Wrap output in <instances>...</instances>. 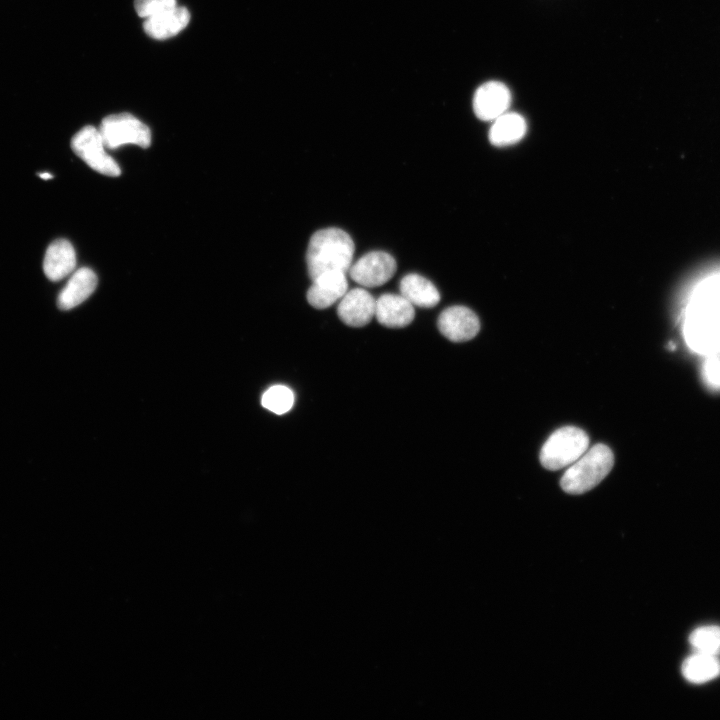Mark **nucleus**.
I'll use <instances>...</instances> for the list:
<instances>
[{
  "mask_svg": "<svg viewBox=\"0 0 720 720\" xmlns=\"http://www.w3.org/2000/svg\"><path fill=\"white\" fill-rule=\"evenodd\" d=\"M589 446L585 431L575 426H564L554 431L540 451V462L548 470H559L574 463Z\"/></svg>",
  "mask_w": 720,
  "mask_h": 720,
  "instance_id": "obj_4",
  "label": "nucleus"
},
{
  "mask_svg": "<svg viewBox=\"0 0 720 720\" xmlns=\"http://www.w3.org/2000/svg\"><path fill=\"white\" fill-rule=\"evenodd\" d=\"M355 245L350 235L336 227L316 231L310 238L307 270L311 280L331 272L346 273L352 265Z\"/></svg>",
  "mask_w": 720,
  "mask_h": 720,
  "instance_id": "obj_2",
  "label": "nucleus"
},
{
  "mask_svg": "<svg viewBox=\"0 0 720 720\" xmlns=\"http://www.w3.org/2000/svg\"><path fill=\"white\" fill-rule=\"evenodd\" d=\"M345 273H325L312 280L307 291L308 303L316 309H325L340 300L347 292Z\"/></svg>",
  "mask_w": 720,
  "mask_h": 720,
  "instance_id": "obj_11",
  "label": "nucleus"
},
{
  "mask_svg": "<svg viewBox=\"0 0 720 720\" xmlns=\"http://www.w3.org/2000/svg\"><path fill=\"white\" fill-rule=\"evenodd\" d=\"M71 148L88 166L100 174L116 177L121 169L106 152L99 128L85 126L71 140Z\"/></svg>",
  "mask_w": 720,
  "mask_h": 720,
  "instance_id": "obj_6",
  "label": "nucleus"
},
{
  "mask_svg": "<svg viewBox=\"0 0 720 720\" xmlns=\"http://www.w3.org/2000/svg\"><path fill=\"white\" fill-rule=\"evenodd\" d=\"M376 300L363 288L347 291L340 299L337 314L350 327H363L375 316Z\"/></svg>",
  "mask_w": 720,
  "mask_h": 720,
  "instance_id": "obj_10",
  "label": "nucleus"
},
{
  "mask_svg": "<svg viewBox=\"0 0 720 720\" xmlns=\"http://www.w3.org/2000/svg\"><path fill=\"white\" fill-rule=\"evenodd\" d=\"M438 329L452 342H465L474 338L480 330L478 316L465 306H451L438 318Z\"/></svg>",
  "mask_w": 720,
  "mask_h": 720,
  "instance_id": "obj_8",
  "label": "nucleus"
},
{
  "mask_svg": "<svg viewBox=\"0 0 720 720\" xmlns=\"http://www.w3.org/2000/svg\"><path fill=\"white\" fill-rule=\"evenodd\" d=\"M614 455L601 443L594 445L565 471L561 488L568 494H583L597 486L611 471Z\"/></svg>",
  "mask_w": 720,
  "mask_h": 720,
  "instance_id": "obj_3",
  "label": "nucleus"
},
{
  "mask_svg": "<svg viewBox=\"0 0 720 720\" xmlns=\"http://www.w3.org/2000/svg\"><path fill=\"white\" fill-rule=\"evenodd\" d=\"M76 266V254L66 239L53 241L46 250L43 270L47 278L59 281L69 275Z\"/></svg>",
  "mask_w": 720,
  "mask_h": 720,
  "instance_id": "obj_14",
  "label": "nucleus"
},
{
  "mask_svg": "<svg viewBox=\"0 0 720 720\" xmlns=\"http://www.w3.org/2000/svg\"><path fill=\"white\" fill-rule=\"evenodd\" d=\"M262 406L275 414L288 412L294 404V394L290 388L283 385H274L262 395Z\"/></svg>",
  "mask_w": 720,
  "mask_h": 720,
  "instance_id": "obj_20",
  "label": "nucleus"
},
{
  "mask_svg": "<svg viewBox=\"0 0 720 720\" xmlns=\"http://www.w3.org/2000/svg\"><path fill=\"white\" fill-rule=\"evenodd\" d=\"M681 671L691 683H706L720 675V659L715 655L695 652L684 660Z\"/></svg>",
  "mask_w": 720,
  "mask_h": 720,
  "instance_id": "obj_18",
  "label": "nucleus"
},
{
  "mask_svg": "<svg viewBox=\"0 0 720 720\" xmlns=\"http://www.w3.org/2000/svg\"><path fill=\"white\" fill-rule=\"evenodd\" d=\"M99 131L107 149H117L126 144L147 148L151 143L149 127L129 113L112 114L105 117Z\"/></svg>",
  "mask_w": 720,
  "mask_h": 720,
  "instance_id": "obj_5",
  "label": "nucleus"
},
{
  "mask_svg": "<svg viewBox=\"0 0 720 720\" xmlns=\"http://www.w3.org/2000/svg\"><path fill=\"white\" fill-rule=\"evenodd\" d=\"M97 276L93 270L82 267L76 270L58 295L61 310L72 309L84 302L96 289Z\"/></svg>",
  "mask_w": 720,
  "mask_h": 720,
  "instance_id": "obj_13",
  "label": "nucleus"
},
{
  "mask_svg": "<svg viewBox=\"0 0 720 720\" xmlns=\"http://www.w3.org/2000/svg\"><path fill=\"white\" fill-rule=\"evenodd\" d=\"M511 103V93L501 82L490 81L481 85L475 92L473 109L483 121H494L504 114Z\"/></svg>",
  "mask_w": 720,
  "mask_h": 720,
  "instance_id": "obj_9",
  "label": "nucleus"
},
{
  "mask_svg": "<svg viewBox=\"0 0 720 720\" xmlns=\"http://www.w3.org/2000/svg\"><path fill=\"white\" fill-rule=\"evenodd\" d=\"M685 333L695 350L703 353L720 351V279L706 283L693 298Z\"/></svg>",
  "mask_w": 720,
  "mask_h": 720,
  "instance_id": "obj_1",
  "label": "nucleus"
},
{
  "mask_svg": "<svg viewBox=\"0 0 720 720\" xmlns=\"http://www.w3.org/2000/svg\"><path fill=\"white\" fill-rule=\"evenodd\" d=\"M177 6L176 0H135L134 7L142 18H149Z\"/></svg>",
  "mask_w": 720,
  "mask_h": 720,
  "instance_id": "obj_21",
  "label": "nucleus"
},
{
  "mask_svg": "<svg viewBox=\"0 0 720 720\" xmlns=\"http://www.w3.org/2000/svg\"><path fill=\"white\" fill-rule=\"evenodd\" d=\"M39 177L42 178V179L47 180V179H51V178H52V175H51L50 173H47V172H46V173H40V174H39Z\"/></svg>",
  "mask_w": 720,
  "mask_h": 720,
  "instance_id": "obj_23",
  "label": "nucleus"
},
{
  "mask_svg": "<svg viewBox=\"0 0 720 720\" xmlns=\"http://www.w3.org/2000/svg\"><path fill=\"white\" fill-rule=\"evenodd\" d=\"M375 317L388 328L408 326L415 317L413 305L401 294H383L376 300Z\"/></svg>",
  "mask_w": 720,
  "mask_h": 720,
  "instance_id": "obj_12",
  "label": "nucleus"
},
{
  "mask_svg": "<svg viewBox=\"0 0 720 720\" xmlns=\"http://www.w3.org/2000/svg\"><path fill=\"white\" fill-rule=\"evenodd\" d=\"M400 294L413 306L431 308L440 301V293L427 278L418 274H407L399 284Z\"/></svg>",
  "mask_w": 720,
  "mask_h": 720,
  "instance_id": "obj_16",
  "label": "nucleus"
},
{
  "mask_svg": "<svg viewBox=\"0 0 720 720\" xmlns=\"http://www.w3.org/2000/svg\"><path fill=\"white\" fill-rule=\"evenodd\" d=\"M190 21V13L185 7L174 8L146 18L143 23L145 33L151 38L163 40L175 36Z\"/></svg>",
  "mask_w": 720,
  "mask_h": 720,
  "instance_id": "obj_15",
  "label": "nucleus"
},
{
  "mask_svg": "<svg viewBox=\"0 0 720 720\" xmlns=\"http://www.w3.org/2000/svg\"><path fill=\"white\" fill-rule=\"evenodd\" d=\"M689 643L695 652L718 656L720 654V627L708 625L696 628L689 636Z\"/></svg>",
  "mask_w": 720,
  "mask_h": 720,
  "instance_id": "obj_19",
  "label": "nucleus"
},
{
  "mask_svg": "<svg viewBox=\"0 0 720 720\" xmlns=\"http://www.w3.org/2000/svg\"><path fill=\"white\" fill-rule=\"evenodd\" d=\"M397 269L393 256L384 251H372L353 263L349 275L364 287H378L388 282Z\"/></svg>",
  "mask_w": 720,
  "mask_h": 720,
  "instance_id": "obj_7",
  "label": "nucleus"
},
{
  "mask_svg": "<svg viewBox=\"0 0 720 720\" xmlns=\"http://www.w3.org/2000/svg\"><path fill=\"white\" fill-rule=\"evenodd\" d=\"M706 376L714 385H720V363L716 360L710 361L706 366Z\"/></svg>",
  "mask_w": 720,
  "mask_h": 720,
  "instance_id": "obj_22",
  "label": "nucleus"
},
{
  "mask_svg": "<svg viewBox=\"0 0 720 720\" xmlns=\"http://www.w3.org/2000/svg\"><path fill=\"white\" fill-rule=\"evenodd\" d=\"M526 129V121L520 114L505 112L493 121L489 140L499 147L511 145L524 137Z\"/></svg>",
  "mask_w": 720,
  "mask_h": 720,
  "instance_id": "obj_17",
  "label": "nucleus"
}]
</instances>
